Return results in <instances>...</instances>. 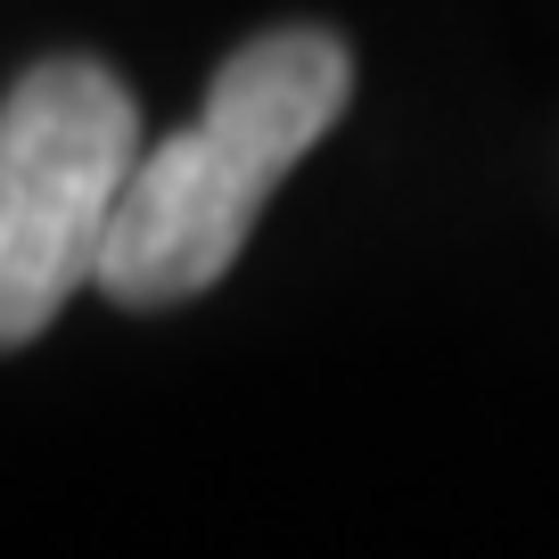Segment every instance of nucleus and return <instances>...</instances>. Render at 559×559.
Instances as JSON below:
<instances>
[{"instance_id":"nucleus-1","label":"nucleus","mask_w":559,"mask_h":559,"mask_svg":"<svg viewBox=\"0 0 559 559\" xmlns=\"http://www.w3.org/2000/svg\"><path fill=\"white\" fill-rule=\"evenodd\" d=\"M346 99H354V58L321 25H280V34H255L247 50H230L198 123L140 148L91 288H107L132 313L206 297L239 263L263 198L321 148Z\"/></svg>"},{"instance_id":"nucleus-2","label":"nucleus","mask_w":559,"mask_h":559,"mask_svg":"<svg viewBox=\"0 0 559 559\" xmlns=\"http://www.w3.org/2000/svg\"><path fill=\"white\" fill-rule=\"evenodd\" d=\"M140 148V107L99 58H41L0 99V354L99 280Z\"/></svg>"}]
</instances>
